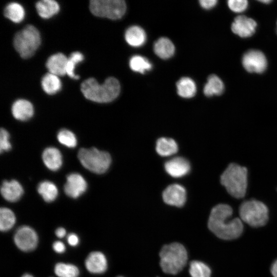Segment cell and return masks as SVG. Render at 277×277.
<instances>
[{
	"label": "cell",
	"mask_w": 277,
	"mask_h": 277,
	"mask_svg": "<svg viewBox=\"0 0 277 277\" xmlns=\"http://www.w3.org/2000/svg\"><path fill=\"white\" fill-rule=\"evenodd\" d=\"M42 159L45 165L52 171L58 170L62 165V155L55 147L46 148L43 152Z\"/></svg>",
	"instance_id": "19"
},
{
	"label": "cell",
	"mask_w": 277,
	"mask_h": 277,
	"mask_svg": "<svg viewBox=\"0 0 277 277\" xmlns=\"http://www.w3.org/2000/svg\"><path fill=\"white\" fill-rule=\"evenodd\" d=\"M89 8L95 16L117 19L124 15L126 5L123 0H92L90 2Z\"/></svg>",
	"instance_id": "8"
},
{
	"label": "cell",
	"mask_w": 277,
	"mask_h": 277,
	"mask_svg": "<svg viewBox=\"0 0 277 277\" xmlns=\"http://www.w3.org/2000/svg\"><path fill=\"white\" fill-rule=\"evenodd\" d=\"M228 5L232 11L242 12L247 8L248 2L246 0H229L228 1Z\"/></svg>",
	"instance_id": "36"
},
{
	"label": "cell",
	"mask_w": 277,
	"mask_h": 277,
	"mask_svg": "<svg viewBox=\"0 0 277 277\" xmlns=\"http://www.w3.org/2000/svg\"><path fill=\"white\" fill-rule=\"evenodd\" d=\"M125 38L129 45L137 47L144 44L146 35L142 28L137 26H132L127 29Z\"/></svg>",
	"instance_id": "20"
},
{
	"label": "cell",
	"mask_w": 277,
	"mask_h": 277,
	"mask_svg": "<svg viewBox=\"0 0 277 277\" xmlns=\"http://www.w3.org/2000/svg\"><path fill=\"white\" fill-rule=\"evenodd\" d=\"M120 84L113 77L107 78L103 84H100L94 78L85 80L81 84V90L88 100L97 103L112 102L119 95Z\"/></svg>",
	"instance_id": "2"
},
{
	"label": "cell",
	"mask_w": 277,
	"mask_h": 277,
	"mask_svg": "<svg viewBox=\"0 0 277 277\" xmlns=\"http://www.w3.org/2000/svg\"><path fill=\"white\" fill-rule=\"evenodd\" d=\"M120 277H122V276H120Z\"/></svg>",
	"instance_id": "45"
},
{
	"label": "cell",
	"mask_w": 277,
	"mask_h": 277,
	"mask_svg": "<svg viewBox=\"0 0 277 277\" xmlns=\"http://www.w3.org/2000/svg\"><path fill=\"white\" fill-rule=\"evenodd\" d=\"M189 273L191 277H210L211 271L203 262L193 261L190 263Z\"/></svg>",
	"instance_id": "32"
},
{
	"label": "cell",
	"mask_w": 277,
	"mask_h": 277,
	"mask_svg": "<svg viewBox=\"0 0 277 277\" xmlns=\"http://www.w3.org/2000/svg\"><path fill=\"white\" fill-rule=\"evenodd\" d=\"M54 272L58 277H78L80 273L78 268L74 265L64 263L55 265Z\"/></svg>",
	"instance_id": "30"
},
{
	"label": "cell",
	"mask_w": 277,
	"mask_h": 277,
	"mask_svg": "<svg viewBox=\"0 0 277 277\" xmlns=\"http://www.w3.org/2000/svg\"><path fill=\"white\" fill-rule=\"evenodd\" d=\"M11 111L15 118L21 121H25L32 117L34 114V108L29 101L24 99H19L13 103Z\"/></svg>",
	"instance_id": "18"
},
{
	"label": "cell",
	"mask_w": 277,
	"mask_h": 277,
	"mask_svg": "<svg viewBox=\"0 0 277 277\" xmlns=\"http://www.w3.org/2000/svg\"><path fill=\"white\" fill-rule=\"evenodd\" d=\"M22 277H33V276L30 274L26 273L24 274Z\"/></svg>",
	"instance_id": "43"
},
{
	"label": "cell",
	"mask_w": 277,
	"mask_h": 277,
	"mask_svg": "<svg viewBox=\"0 0 277 277\" xmlns=\"http://www.w3.org/2000/svg\"><path fill=\"white\" fill-rule=\"evenodd\" d=\"M38 15L43 18H49L56 14L60 10L57 2L53 0H42L35 5Z\"/></svg>",
	"instance_id": "22"
},
{
	"label": "cell",
	"mask_w": 277,
	"mask_h": 277,
	"mask_svg": "<svg viewBox=\"0 0 277 277\" xmlns=\"http://www.w3.org/2000/svg\"><path fill=\"white\" fill-rule=\"evenodd\" d=\"M177 143L172 138L163 137L156 143V151L162 156H169L176 153L178 150Z\"/></svg>",
	"instance_id": "21"
},
{
	"label": "cell",
	"mask_w": 277,
	"mask_h": 277,
	"mask_svg": "<svg viewBox=\"0 0 277 277\" xmlns=\"http://www.w3.org/2000/svg\"><path fill=\"white\" fill-rule=\"evenodd\" d=\"M131 69L135 72L144 73L152 68V64L145 57L140 55H134L129 61Z\"/></svg>",
	"instance_id": "31"
},
{
	"label": "cell",
	"mask_w": 277,
	"mask_h": 277,
	"mask_svg": "<svg viewBox=\"0 0 277 277\" xmlns=\"http://www.w3.org/2000/svg\"><path fill=\"white\" fill-rule=\"evenodd\" d=\"M37 191L47 202L54 201L58 195L57 187L53 183L48 181L41 182L37 186Z\"/></svg>",
	"instance_id": "28"
},
{
	"label": "cell",
	"mask_w": 277,
	"mask_h": 277,
	"mask_svg": "<svg viewBox=\"0 0 277 277\" xmlns=\"http://www.w3.org/2000/svg\"><path fill=\"white\" fill-rule=\"evenodd\" d=\"M199 2L202 8L209 9L214 7L217 2L216 0H200Z\"/></svg>",
	"instance_id": "37"
},
{
	"label": "cell",
	"mask_w": 277,
	"mask_h": 277,
	"mask_svg": "<svg viewBox=\"0 0 277 277\" xmlns=\"http://www.w3.org/2000/svg\"><path fill=\"white\" fill-rule=\"evenodd\" d=\"M41 43L39 31L31 25L26 26L17 32L13 39L14 47L23 58L31 57L40 46Z\"/></svg>",
	"instance_id": "5"
},
{
	"label": "cell",
	"mask_w": 277,
	"mask_h": 277,
	"mask_svg": "<svg viewBox=\"0 0 277 277\" xmlns=\"http://www.w3.org/2000/svg\"><path fill=\"white\" fill-rule=\"evenodd\" d=\"M87 183L83 176L77 173H72L67 177L64 185V191L68 196L76 199L87 190Z\"/></svg>",
	"instance_id": "11"
},
{
	"label": "cell",
	"mask_w": 277,
	"mask_h": 277,
	"mask_svg": "<svg viewBox=\"0 0 277 277\" xmlns=\"http://www.w3.org/2000/svg\"><path fill=\"white\" fill-rule=\"evenodd\" d=\"M84 59L83 54L78 51L72 52L68 57V62L66 67V74L72 78L77 80L79 76L75 74L74 70L75 66L79 63L82 62Z\"/></svg>",
	"instance_id": "33"
},
{
	"label": "cell",
	"mask_w": 277,
	"mask_h": 277,
	"mask_svg": "<svg viewBox=\"0 0 277 277\" xmlns=\"http://www.w3.org/2000/svg\"><path fill=\"white\" fill-rule=\"evenodd\" d=\"M224 89V85L222 80L214 74L210 75L204 87V93L208 97L213 95L221 94Z\"/></svg>",
	"instance_id": "27"
},
{
	"label": "cell",
	"mask_w": 277,
	"mask_h": 277,
	"mask_svg": "<svg viewBox=\"0 0 277 277\" xmlns=\"http://www.w3.org/2000/svg\"><path fill=\"white\" fill-rule=\"evenodd\" d=\"M78 158L86 169L97 174L106 172L111 163L109 153L95 147L81 148L78 152Z\"/></svg>",
	"instance_id": "6"
},
{
	"label": "cell",
	"mask_w": 277,
	"mask_h": 277,
	"mask_svg": "<svg viewBox=\"0 0 277 277\" xmlns=\"http://www.w3.org/2000/svg\"><path fill=\"white\" fill-rule=\"evenodd\" d=\"M276 32H277V29H276Z\"/></svg>",
	"instance_id": "44"
},
{
	"label": "cell",
	"mask_w": 277,
	"mask_h": 277,
	"mask_svg": "<svg viewBox=\"0 0 277 277\" xmlns=\"http://www.w3.org/2000/svg\"><path fill=\"white\" fill-rule=\"evenodd\" d=\"M85 265L87 270L90 273L100 274L106 270L107 261L102 252L93 251L87 256Z\"/></svg>",
	"instance_id": "15"
},
{
	"label": "cell",
	"mask_w": 277,
	"mask_h": 277,
	"mask_svg": "<svg viewBox=\"0 0 277 277\" xmlns=\"http://www.w3.org/2000/svg\"><path fill=\"white\" fill-rule=\"evenodd\" d=\"M232 208L228 205L220 204L211 210L208 222L210 230L217 237L224 240L238 238L243 231V225L239 218L231 220Z\"/></svg>",
	"instance_id": "1"
},
{
	"label": "cell",
	"mask_w": 277,
	"mask_h": 277,
	"mask_svg": "<svg viewBox=\"0 0 277 277\" xmlns=\"http://www.w3.org/2000/svg\"><path fill=\"white\" fill-rule=\"evenodd\" d=\"M259 2H260L261 3H263L269 4V3H271V1H270V0H263V1H260Z\"/></svg>",
	"instance_id": "42"
},
{
	"label": "cell",
	"mask_w": 277,
	"mask_h": 277,
	"mask_svg": "<svg viewBox=\"0 0 277 277\" xmlns=\"http://www.w3.org/2000/svg\"><path fill=\"white\" fill-rule=\"evenodd\" d=\"M68 57L62 53H57L48 58L46 66L49 73L57 76L66 74Z\"/></svg>",
	"instance_id": "17"
},
{
	"label": "cell",
	"mask_w": 277,
	"mask_h": 277,
	"mask_svg": "<svg viewBox=\"0 0 277 277\" xmlns=\"http://www.w3.org/2000/svg\"><path fill=\"white\" fill-rule=\"evenodd\" d=\"M10 135L4 128H2L0 132V151L1 153L9 151L11 149V145L9 141Z\"/></svg>",
	"instance_id": "35"
},
{
	"label": "cell",
	"mask_w": 277,
	"mask_h": 277,
	"mask_svg": "<svg viewBox=\"0 0 277 277\" xmlns=\"http://www.w3.org/2000/svg\"><path fill=\"white\" fill-rule=\"evenodd\" d=\"M4 14L6 17L12 22L15 23H19L24 19L25 11L21 4L12 2L6 6Z\"/></svg>",
	"instance_id": "26"
},
{
	"label": "cell",
	"mask_w": 277,
	"mask_h": 277,
	"mask_svg": "<svg viewBox=\"0 0 277 277\" xmlns=\"http://www.w3.org/2000/svg\"><path fill=\"white\" fill-rule=\"evenodd\" d=\"M177 92L184 98H191L196 93V87L194 82L190 77H184L176 83Z\"/></svg>",
	"instance_id": "25"
},
{
	"label": "cell",
	"mask_w": 277,
	"mask_h": 277,
	"mask_svg": "<svg viewBox=\"0 0 277 277\" xmlns=\"http://www.w3.org/2000/svg\"><path fill=\"white\" fill-rule=\"evenodd\" d=\"M57 138L61 144L68 148H74L77 145V139L75 134L66 129H63L59 131Z\"/></svg>",
	"instance_id": "34"
},
{
	"label": "cell",
	"mask_w": 277,
	"mask_h": 277,
	"mask_svg": "<svg viewBox=\"0 0 277 277\" xmlns=\"http://www.w3.org/2000/svg\"><path fill=\"white\" fill-rule=\"evenodd\" d=\"M256 26V23L253 19L240 15L235 18L231 25V30L241 37H248L254 33Z\"/></svg>",
	"instance_id": "14"
},
{
	"label": "cell",
	"mask_w": 277,
	"mask_h": 277,
	"mask_svg": "<svg viewBox=\"0 0 277 277\" xmlns=\"http://www.w3.org/2000/svg\"><path fill=\"white\" fill-rule=\"evenodd\" d=\"M166 172L171 176L175 178L186 175L191 169L189 162L181 156L173 157L164 164Z\"/></svg>",
	"instance_id": "13"
},
{
	"label": "cell",
	"mask_w": 277,
	"mask_h": 277,
	"mask_svg": "<svg viewBox=\"0 0 277 277\" xmlns=\"http://www.w3.org/2000/svg\"><path fill=\"white\" fill-rule=\"evenodd\" d=\"M186 191L181 185L171 184L165 188L162 193L164 202L176 207L183 206L186 201Z\"/></svg>",
	"instance_id": "12"
},
{
	"label": "cell",
	"mask_w": 277,
	"mask_h": 277,
	"mask_svg": "<svg viewBox=\"0 0 277 277\" xmlns=\"http://www.w3.org/2000/svg\"><path fill=\"white\" fill-rule=\"evenodd\" d=\"M53 249L57 253H63L66 249L64 244L59 241H55L53 244Z\"/></svg>",
	"instance_id": "38"
},
{
	"label": "cell",
	"mask_w": 277,
	"mask_h": 277,
	"mask_svg": "<svg viewBox=\"0 0 277 277\" xmlns=\"http://www.w3.org/2000/svg\"><path fill=\"white\" fill-rule=\"evenodd\" d=\"M242 64L248 72L261 73L266 70L267 62L263 52L251 50L243 55Z\"/></svg>",
	"instance_id": "10"
},
{
	"label": "cell",
	"mask_w": 277,
	"mask_h": 277,
	"mask_svg": "<svg viewBox=\"0 0 277 277\" xmlns=\"http://www.w3.org/2000/svg\"><path fill=\"white\" fill-rule=\"evenodd\" d=\"M79 238L75 233H70L67 236V242L71 246H76L79 243Z\"/></svg>",
	"instance_id": "39"
},
{
	"label": "cell",
	"mask_w": 277,
	"mask_h": 277,
	"mask_svg": "<svg viewBox=\"0 0 277 277\" xmlns=\"http://www.w3.org/2000/svg\"><path fill=\"white\" fill-rule=\"evenodd\" d=\"M271 272L273 277H277V260L271 265Z\"/></svg>",
	"instance_id": "41"
},
{
	"label": "cell",
	"mask_w": 277,
	"mask_h": 277,
	"mask_svg": "<svg viewBox=\"0 0 277 277\" xmlns=\"http://www.w3.org/2000/svg\"><path fill=\"white\" fill-rule=\"evenodd\" d=\"M160 265L163 271L175 274L185 266L188 259L186 249L177 242L164 245L160 252Z\"/></svg>",
	"instance_id": "3"
},
{
	"label": "cell",
	"mask_w": 277,
	"mask_h": 277,
	"mask_svg": "<svg viewBox=\"0 0 277 277\" xmlns=\"http://www.w3.org/2000/svg\"><path fill=\"white\" fill-rule=\"evenodd\" d=\"M241 220L253 227L264 226L268 220V209L262 202L250 200L244 202L239 209Z\"/></svg>",
	"instance_id": "7"
},
{
	"label": "cell",
	"mask_w": 277,
	"mask_h": 277,
	"mask_svg": "<svg viewBox=\"0 0 277 277\" xmlns=\"http://www.w3.org/2000/svg\"><path fill=\"white\" fill-rule=\"evenodd\" d=\"M16 217L13 212L6 207L0 209V229L2 231H7L14 225Z\"/></svg>",
	"instance_id": "29"
},
{
	"label": "cell",
	"mask_w": 277,
	"mask_h": 277,
	"mask_svg": "<svg viewBox=\"0 0 277 277\" xmlns=\"http://www.w3.org/2000/svg\"><path fill=\"white\" fill-rule=\"evenodd\" d=\"M1 194L7 201L15 202L18 201L24 193L21 184L16 180L4 181L1 188Z\"/></svg>",
	"instance_id": "16"
},
{
	"label": "cell",
	"mask_w": 277,
	"mask_h": 277,
	"mask_svg": "<svg viewBox=\"0 0 277 277\" xmlns=\"http://www.w3.org/2000/svg\"><path fill=\"white\" fill-rule=\"evenodd\" d=\"M153 49L155 53L163 59L171 57L175 51L173 44L166 37H161L156 41L154 45Z\"/></svg>",
	"instance_id": "23"
},
{
	"label": "cell",
	"mask_w": 277,
	"mask_h": 277,
	"mask_svg": "<svg viewBox=\"0 0 277 277\" xmlns=\"http://www.w3.org/2000/svg\"><path fill=\"white\" fill-rule=\"evenodd\" d=\"M16 246L25 252L35 249L38 244V236L35 230L28 226L19 227L14 235Z\"/></svg>",
	"instance_id": "9"
},
{
	"label": "cell",
	"mask_w": 277,
	"mask_h": 277,
	"mask_svg": "<svg viewBox=\"0 0 277 277\" xmlns=\"http://www.w3.org/2000/svg\"><path fill=\"white\" fill-rule=\"evenodd\" d=\"M221 183L233 197H243L247 186V170L236 164L228 165L221 176Z\"/></svg>",
	"instance_id": "4"
},
{
	"label": "cell",
	"mask_w": 277,
	"mask_h": 277,
	"mask_svg": "<svg viewBox=\"0 0 277 277\" xmlns=\"http://www.w3.org/2000/svg\"><path fill=\"white\" fill-rule=\"evenodd\" d=\"M66 234V231L65 229L63 227H59L55 230V234L57 237L59 238H64Z\"/></svg>",
	"instance_id": "40"
},
{
	"label": "cell",
	"mask_w": 277,
	"mask_h": 277,
	"mask_svg": "<svg viewBox=\"0 0 277 277\" xmlns=\"http://www.w3.org/2000/svg\"><path fill=\"white\" fill-rule=\"evenodd\" d=\"M41 85L43 90L48 94L56 93L62 88V82L58 76L50 73L44 75L42 78Z\"/></svg>",
	"instance_id": "24"
}]
</instances>
